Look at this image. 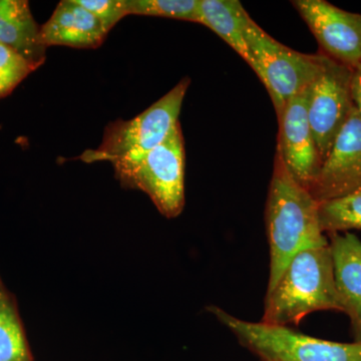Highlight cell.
Wrapping results in <instances>:
<instances>
[{"mask_svg": "<svg viewBox=\"0 0 361 361\" xmlns=\"http://www.w3.org/2000/svg\"><path fill=\"white\" fill-rule=\"evenodd\" d=\"M265 224L270 250L267 290L274 287L297 254L329 243L320 228L318 202L292 177L277 151L266 202Z\"/></svg>", "mask_w": 361, "mask_h": 361, "instance_id": "cell-1", "label": "cell"}, {"mask_svg": "<svg viewBox=\"0 0 361 361\" xmlns=\"http://www.w3.org/2000/svg\"><path fill=\"white\" fill-rule=\"evenodd\" d=\"M327 310L341 311L329 243L292 259L274 287L266 291L261 322L289 326L311 313Z\"/></svg>", "mask_w": 361, "mask_h": 361, "instance_id": "cell-2", "label": "cell"}, {"mask_svg": "<svg viewBox=\"0 0 361 361\" xmlns=\"http://www.w3.org/2000/svg\"><path fill=\"white\" fill-rule=\"evenodd\" d=\"M209 311L262 361H361V341H324L289 326L246 322L218 306Z\"/></svg>", "mask_w": 361, "mask_h": 361, "instance_id": "cell-3", "label": "cell"}, {"mask_svg": "<svg viewBox=\"0 0 361 361\" xmlns=\"http://www.w3.org/2000/svg\"><path fill=\"white\" fill-rule=\"evenodd\" d=\"M190 82L189 78H182L165 96L132 120H118L106 126L102 144L97 149L85 151L80 160L85 163L109 161L113 164L137 158L156 148L179 123Z\"/></svg>", "mask_w": 361, "mask_h": 361, "instance_id": "cell-4", "label": "cell"}, {"mask_svg": "<svg viewBox=\"0 0 361 361\" xmlns=\"http://www.w3.org/2000/svg\"><path fill=\"white\" fill-rule=\"evenodd\" d=\"M126 186L149 195L168 218L179 216L185 205V144L180 123L156 148L130 160L113 163Z\"/></svg>", "mask_w": 361, "mask_h": 361, "instance_id": "cell-5", "label": "cell"}, {"mask_svg": "<svg viewBox=\"0 0 361 361\" xmlns=\"http://www.w3.org/2000/svg\"><path fill=\"white\" fill-rule=\"evenodd\" d=\"M252 70L265 85L277 116L291 97L312 84L322 68L323 54L293 51L268 35L253 20L246 30Z\"/></svg>", "mask_w": 361, "mask_h": 361, "instance_id": "cell-6", "label": "cell"}, {"mask_svg": "<svg viewBox=\"0 0 361 361\" xmlns=\"http://www.w3.org/2000/svg\"><path fill=\"white\" fill-rule=\"evenodd\" d=\"M353 70L323 54L322 68L310 85L308 120L322 163L353 110Z\"/></svg>", "mask_w": 361, "mask_h": 361, "instance_id": "cell-7", "label": "cell"}, {"mask_svg": "<svg viewBox=\"0 0 361 361\" xmlns=\"http://www.w3.org/2000/svg\"><path fill=\"white\" fill-rule=\"evenodd\" d=\"M314 35L322 54L351 70L361 61V14L324 0L291 2Z\"/></svg>", "mask_w": 361, "mask_h": 361, "instance_id": "cell-8", "label": "cell"}, {"mask_svg": "<svg viewBox=\"0 0 361 361\" xmlns=\"http://www.w3.org/2000/svg\"><path fill=\"white\" fill-rule=\"evenodd\" d=\"M310 85L289 99L279 122L277 152L289 172L304 188L310 190L322 168L319 153L308 120Z\"/></svg>", "mask_w": 361, "mask_h": 361, "instance_id": "cell-9", "label": "cell"}, {"mask_svg": "<svg viewBox=\"0 0 361 361\" xmlns=\"http://www.w3.org/2000/svg\"><path fill=\"white\" fill-rule=\"evenodd\" d=\"M310 191L318 203L361 191V118L355 108L337 135Z\"/></svg>", "mask_w": 361, "mask_h": 361, "instance_id": "cell-10", "label": "cell"}, {"mask_svg": "<svg viewBox=\"0 0 361 361\" xmlns=\"http://www.w3.org/2000/svg\"><path fill=\"white\" fill-rule=\"evenodd\" d=\"M106 28L78 0H63L44 25L40 26V44L75 49H97L104 44Z\"/></svg>", "mask_w": 361, "mask_h": 361, "instance_id": "cell-11", "label": "cell"}, {"mask_svg": "<svg viewBox=\"0 0 361 361\" xmlns=\"http://www.w3.org/2000/svg\"><path fill=\"white\" fill-rule=\"evenodd\" d=\"M329 246L341 312L350 320L355 341H361V241L353 233H336Z\"/></svg>", "mask_w": 361, "mask_h": 361, "instance_id": "cell-12", "label": "cell"}, {"mask_svg": "<svg viewBox=\"0 0 361 361\" xmlns=\"http://www.w3.org/2000/svg\"><path fill=\"white\" fill-rule=\"evenodd\" d=\"M39 32L28 1L0 0V44L18 52L37 68L47 59V47L40 44Z\"/></svg>", "mask_w": 361, "mask_h": 361, "instance_id": "cell-13", "label": "cell"}, {"mask_svg": "<svg viewBox=\"0 0 361 361\" xmlns=\"http://www.w3.org/2000/svg\"><path fill=\"white\" fill-rule=\"evenodd\" d=\"M252 18L238 0H200L199 23L210 28L244 61L253 66L246 42V30Z\"/></svg>", "mask_w": 361, "mask_h": 361, "instance_id": "cell-14", "label": "cell"}, {"mask_svg": "<svg viewBox=\"0 0 361 361\" xmlns=\"http://www.w3.org/2000/svg\"><path fill=\"white\" fill-rule=\"evenodd\" d=\"M318 219L329 235L361 230V191L318 203Z\"/></svg>", "mask_w": 361, "mask_h": 361, "instance_id": "cell-15", "label": "cell"}, {"mask_svg": "<svg viewBox=\"0 0 361 361\" xmlns=\"http://www.w3.org/2000/svg\"><path fill=\"white\" fill-rule=\"evenodd\" d=\"M0 361H32L13 304L0 291Z\"/></svg>", "mask_w": 361, "mask_h": 361, "instance_id": "cell-16", "label": "cell"}, {"mask_svg": "<svg viewBox=\"0 0 361 361\" xmlns=\"http://www.w3.org/2000/svg\"><path fill=\"white\" fill-rule=\"evenodd\" d=\"M200 0H128L130 14L199 23Z\"/></svg>", "mask_w": 361, "mask_h": 361, "instance_id": "cell-17", "label": "cell"}, {"mask_svg": "<svg viewBox=\"0 0 361 361\" xmlns=\"http://www.w3.org/2000/svg\"><path fill=\"white\" fill-rule=\"evenodd\" d=\"M37 70L18 52L0 44V99L11 94L23 80Z\"/></svg>", "mask_w": 361, "mask_h": 361, "instance_id": "cell-18", "label": "cell"}, {"mask_svg": "<svg viewBox=\"0 0 361 361\" xmlns=\"http://www.w3.org/2000/svg\"><path fill=\"white\" fill-rule=\"evenodd\" d=\"M78 2L94 14L108 32L118 21L130 16L128 0H78Z\"/></svg>", "mask_w": 361, "mask_h": 361, "instance_id": "cell-19", "label": "cell"}, {"mask_svg": "<svg viewBox=\"0 0 361 361\" xmlns=\"http://www.w3.org/2000/svg\"><path fill=\"white\" fill-rule=\"evenodd\" d=\"M351 97H353V106L361 118V61L355 68H353Z\"/></svg>", "mask_w": 361, "mask_h": 361, "instance_id": "cell-20", "label": "cell"}]
</instances>
